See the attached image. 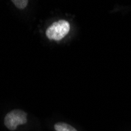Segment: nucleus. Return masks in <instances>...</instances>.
Here are the masks:
<instances>
[{"mask_svg":"<svg viewBox=\"0 0 131 131\" xmlns=\"http://www.w3.org/2000/svg\"><path fill=\"white\" fill-rule=\"evenodd\" d=\"M70 30V25L67 20H61L53 23L47 28L46 35L47 38L51 40H61L68 33Z\"/></svg>","mask_w":131,"mask_h":131,"instance_id":"f257e3e1","label":"nucleus"},{"mask_svg":"<svg viewBox=\"0 0 131 131\" xmlns=\"http://www.w3.org/2000/svg\"><path fill=\"white\" fill-rule=\"evenodd\" d=\"M27 123V113L21 110H13L5 117L4 124L9 130H15L18 126Z\"/></svg>","mask_w":131,"mask_h":131,"instance_id":"f03ea898","label":"nucleus"},{"mask_svg":"<svg viewBox=\"0 0 131 131\" xmlns=\"http://www.w3.org/2000/svg\"><path fill=\"white\" fill-rule=\"evenodd\" d=\"M56 131H77L73 126H71L64 123H58L54 126Z\"/></svg>","mask_w":131,"mask_h":131,"instance_id":"7ed1b4c3","label":"nucleus"},{"mask_svg":"<svg viewBox=\"0 0 131 131\" xmlns=\"http://www.w3.org/2000/svg\"><path fill=\"white\" fill-rule=\"evenodd\" d=\"M12 3H14V4L20 9H25L28 3V0H13Z\"/></svg>","mask_w":131,"mask_h":131,"instance_id":"20e7f679","label":"nucleus"}]
</instances>
